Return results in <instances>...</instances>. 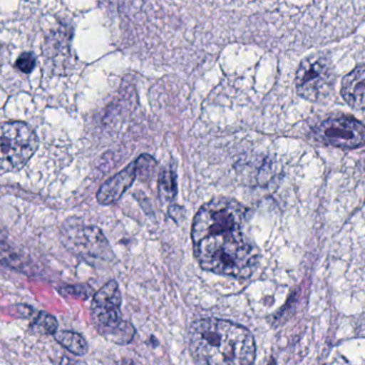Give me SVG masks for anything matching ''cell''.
Instances as JSON below:
<instances>
[{"label":"cell","instance_id":"1","mask_svg":"<svg viewBox=\"0 0 365 365\" xmlns=\"http://www.w3.org/2000/svg\"><path fill=\"white\" fill-rule=\"evenodd\" d=\"M247 210L230 197H217L200 207L192 225L194 254L204 270L247 279L258 252L247 234Z\"/></svg>","mask_w":365,"mask_h":365},{"label":"cell","instance_id":"2","mask_svg":"<svg viewBox=\"0 0 365 365\" xmlns=\"http://www.w3.org/2000/svg\"><path fill=\"white\" fill-rule=\"evenodd\" d=\"M192 356L204 365H252L256 356L253 334L241 324L206 318L189 331Z\"/></svg>","mask_w":365,"mask_h":365},{"label":"cell","instance_id":"3","mask_svg":"<svg viewBox=\"0 0 365 365\" xmlns=\"http://www.w3.org/2000/svg\"><path fill=\"white\" fill-rule=\"evenodd\" d=\"M121 303L118 283L110 279L93 294L91 320L100 335L118 345H128L135 335V329L131 322L123 319Z\"/></svg>","mask_w":365,"mask_h":365},{"label":"cell","instance_id":"4","mask_svg":"<svg viewBox=\"0 0 365 365\" xmlns=\"http://www.w3.org/2000/svg\"><path fill=\"white\" fill-rule=\"evenodd\" d=\"M336 72L328 53L318 52L301 61L294 78L297 93L309 102L326 101L334 91Z\"/></svg>","mask_w":365,"mask_h":365},{"label":"cell","instance_id":"5","mask_svg":"<svg viewBox=\"0 0 365 365\" xmlns=\"http://www.w3.org/2000/svg\"><path fill=\"white\" fill-rule=\"evenodd\" d=\"M39 146L37 134L27 123H0V174L22 170Z\"/></svg>","mask_w":365,"mask_h":365},{"label":"cell","instance_id":"6","mask_svg":"<svg viewBox=\"0 0 365 365\" xmlns=\"http://www.w3.org/2000/svg\"><path fill=\"white\" fill-rule=\"evenodd\" d=\"M63 245L69 251L93 266L108 264L115 256L108 239L96 226L69 220L61 228Z\"/></svg>","mask_w":365,"mask_h":365},{"label":"cell","instance_id":"7","mask_svg":"<svg viewBox=\"0 0 365 365\" xmlns=\"http://www.w3.org/2000/svg\"><path fill=\"white\" fill-rule=\"evenodd\" d=\"M314 136L327 146L350 150L364 144V125L352 117H332L314 129Z\"/></svg>","mask_w":365,"mask_h":365},{"label":"cell","instance_id":"8","mask_svg":"<svg viewBox=\"0 0 365 365\" xmlns=\"http://www.w3.org/2000/svg\"><path fill=\"white\" fill-rule=\"evenodd\" d=\"M136 178L135 164H130L129 166L115 175L110 180L106 181L98 192V202L104 206L114 204L120 200L121 196L125 193L128 189L133 185Z\"/></svg>","mask_w":365,"mask_h":365},{"label":"cell","instance_id":"9","mask_svg":"<svg viewBox=\"0 0 365 365\" xmlns=\"http://www.w3.org/2000/svg\"><path fill=\"white\" fill-rule=\"evenodd\" d=\"M364 66L354 68L341 80V93L343 99L354 110H364Z\"/></svg>","mask_w":365,"mask_h":365},{"label":"cell","instance_id":"10","mask_svg":"<svg viewBox=\"0 0 365 365\" xmlns=\"http://www.w3.org/2000/svg\"><path fill=\"white\" fill-rule=\"evenodd\" d=\"M57 343L76 356H83L88 351V344L80 333L73 331H59L54 334Z\"/></svg>","mask_w":365,"mask_h":365},{"label":"cell","instance_id":"11","mask_svg":"<svg viewBox=\"0 0 365 365\" xmlns=\"http://www.w3.org/2000/svg\"><path fill=\"white\" fill-rule=\"evenodd\" d=\"M0 264L20 272H26L29 269L27 258L5 242H0Z\"/></svg>","mask_w":365,"mask_h":365},{"label":"cell","instance_id":"12","mask_svg":"<svg viewBox=\"0 0 365 365\" xmlns=\"http://www.w3.org/2000/svg\"><path fill=\"white\" fill-rule=\"evenodd\" d=\"M159 195L162 202H172L177 195L176 174L170 168L162 170L160 175Z\"/></svg>","mask_w":365,"mask_h":365},{"label":"cell","instance_id":"13","mask_svg":"<svg viewBox=\"0 0 365 365\" xmlns=\"http://www.w3.org/2000/svg\"><path fill=\"white\" fill-rule=\"evenodd\" d=\"M31 328L36 333L44 335H54L58 330V322L54 316L46 312H40L31 322Z\"/></svg>","mask_w":365,"mask_h":365},{"label":"cell","instance_id":"14","mask_svg":"<svg viewBox=\"0 0 365 365\" xmlns=\"http://www.w3.org/2000/svg\"><path fill=\"white\" fill-rule=\"evenodd\" d=\"M135 164L136 176L140 178L147 179L153 176L155 168H157V162L153 157L148 155H143L134 162Z\"/></svg>","mask_w":365,"mask_h":365},{"label":"cell","instance_id":"15","mask_svg":"<svg viewBox=\"0 0 365 365\" xmlns=\"http://www.w3.org/2000/svg\"><path fill=\"white\" fill-rule=\"evenodd\" d=\"M61 292H63L65 296H71L74 298L82 299V300H86L89 297L95 294L91 286L87 285V284L67 286V287L61 288Z\"/></svg>","mask_w":365,"mask_h":365},{"label":"cell","instance_id":"16","mask_svg":"<svg viewBox=\"0 0 365 365\" xmlns=\"http://www.w3.org/2000/svg\"><path fill=\"white\" fill-rule=\"evenodd\" d=\"M16 67L23 73H31L36 67L35 55L33 53H23L16 61Z\"/></svg>","mask_w":365,"mask_h":365},{"label":"cell","instance_id":"17","mask_svg":"<svg viewBox=\"0 0 365 365\" xmlns=\"http://www.w3.org/2000/svg\"><path fill=\"white\" fill-rule=\"evenodd\" d=\"M120 365H140V364H138V363H136L135 361L130 360V359H125V360H123V362H121Z\"/></svg>","mask_w":365,"mask_h":365},{"label":"cell","instance_id":"18","mask_svg":"<svg viewBox=\"0 0 365 365\" xmlns=\"http://www.w3.org/2000/svg\"><path fill=\"white\" fill-rule=\"evenodd\" d=\"M6 238V232L4 230L3 226H1V223H0V242H3L4 239Z\"/></svg>","mask_w":365,"mask_h":365}]
</instances>
